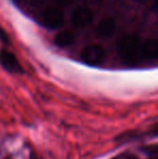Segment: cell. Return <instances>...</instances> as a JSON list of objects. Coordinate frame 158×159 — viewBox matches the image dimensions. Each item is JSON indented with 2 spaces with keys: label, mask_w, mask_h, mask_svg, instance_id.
<instances>
[{
  "label": "cell",
  "mask_w": 158,
  "mask_h": 159,
  "mask_svg": "<svg viewBox=\"0 0 158 159\" xmlns=\"http://www.w3.org/2000/svg\"><path fill=\"white\" fill-rule=\"evenodd\" d=\"M140 38L135 34L122 37L118 42V53L124 61H133L140 52Z\"/></svg>",
  "instance_id": "6da1fadb"
},
{
  "label": "cell",
  "mask_w": 158,
  "mask_h": 159,
  "mask_svg": "<svg viewBox=\"0 0 158 159\" xmlns=\"http://www.w3.org/2000/svg\"><path fill=\"white\" fill-rule=\"evenodd\" d=\"M40 23L49 30H57L65 23V14L56 6L47 7L40 14Z\"/></svg>",
  "instance_id": "7a4b0ae2"
},
{
  "label": "cell",
  "mask_w": 158,
  "mask_h": 159,
  "mask_svg": "<svg viewBox=\"0 0 158 159\" xmlns=\"http://www.w3.org/2000/svg\"><path fill=\"white\" fill-rule=\"evenodd\" d=\"M106 55V51L101 44L92 43L84 47L82 49L80 57H81L82 62L86 64L91 65V66H97L100 65L104 61Z\"/></svg>",
  "instance_id": "3957f363"
},
{
  "label": "cell",
  "mask_w": 158,
  "mask_h": 159,
  "mask_svg": "<svg viewBox=\"0 0 158 159\" xmlns=\"http://www.w3.org/2000/svg\"><path fill=\"white\" fill-rule=\"evenodd\" d=\"M0 65L3 67V69L11 74H22L24 71L14 53L6 49H2L0 51Z\"/></svg>",
  "instance_id": "277c9868"
},
{
  "label": "cell",
  "mask_w": 158,
  "mask_h": 159,
  "mask_svg": "<svg viewBox=\"0 0 158 159\" xmlns=\"http://www.w3.org/2000/svg\"><path fill=\"white\" fill-rule=\"evenodd\" d=\"M93 11L87 6H79L73 11L70 21L75 27H84L89 25L93 20Z\"/></svg>",
  "instance_id": "5b68a950"
},
{
  "label": "cell",
  "mask_w": 158,
  "mask_h": 159,
  "mask_svg": "<svg viewBox=\"0 0 158 159\" xmlns=\"http://www.w3.org/2000/svg\"><path fill=\"white\" fill-rule=\"evenodd\" d=\"M116 32V22L113 17H103L99 22L97 27V34L99 37L107 39Z\"/></svg>",
  "instance_id": "8992f818"
},
{
  "label": "cell",
  "mask_w": 158,
  "mask_h": 159,
  "mask_svg": "<svg viewBox=\"0 0 158 159\" xmlns=\"http://www.w3.org/2000/svg\"><path fill=\"white\" fill-rule=\"evenodd\" d=\"M140 53L147 60H156L158 57V41L154 38L146 39L140 44Z\"/></svg>",
  "instance_id": "52a82bcc"
},
{
  "label": "cell",
  "mask_w": 158,
  "mask_h": 159,
  "mask_svg": "<svg viewBox=\"0 0 158 159\" xmlns=\"http://www.w3.org/2000/svg\"><path fill=\"white\" fill-rule=\"evenodd\" d=\"M76 41V34L70 30H61L55 35L54 43L59 48H67Z\"/></svg>",
  "instance_id": "ba28073f"
},
{
  "label": "cell",
  "mask_w": 158,
  "mask_h": 159,
  "mask_svg": "<svg viewBox=\"0 0 158 159\" xmlns=\"http://www.w3.org/2000/svg\"><path fill=\"white\" fill-rule=\"evenodd\" d=\"M12 1H13V3H15L21 9H25V8H28V7L36 6L35 0H12Z\"/></svg>",
  "instance_id": "9c48e42d"
},
{
  "label": "cell",
  "mask_w": 158,
  "mask_h": 159,
  "mask_svg": "<svg viewBox=\"0 0 158 159\" xmlns=\"http://www.w3.org/2000/svg\"><path fill=\"white\" fill-rule=\"evenodd\" d=\"M74 0H52L54 6L59 7V8H64V7H68L70 4L73 3Z\"/></svg>",
  "instance_id": "30bf717a"
},
{
  "label": "cell",
  "mask_w": 158,
  "mask_h": 159,
  "mask_svg": "<svg viewBox=\"0 0 158 159\" xmlns=\"http://www.w3.org/2000/svg\"><path fill=\"white\" fill-rule=\"evenodd\" d=\"M0 40H1L3 43H9V41H10L9 36L7 35V33L4 32L2 28H0Z\"/></svg>",
  "instance_id": "8fae6325"
},
{
  "label": "cell",
  "mask_w": 158,
  "mask_h": 159,
  "mask_svg": "<svg viewBox=\"0 0 158 159\" xmlns=\"http://www.w3.org/2000/svg\"><path fill=\"white\" fill-rule=\"evenodd\" d=\"M138 1L143 2V3H145V2H148V1H153V2L155 3V2H156V0H138Z\"/></svg>",
  "instance_id": "7c38bea8"
},
{
  "label": "cell",
  "mask_w": 158,
  "mask_h": 159,
  "mask_svg": "<svg viewBox=\"0 0 158 159\" xmlns=\"http://www.w3.org/2000/svg\"><path fill=\"white\" fill-rule=\"evenodd\" d=\"M128 159H135V158H134V157H129Z\"/></svg>",
  "instance_id": "4fadbf2b"
}]
</instances>
